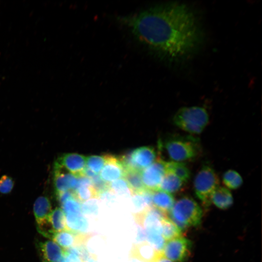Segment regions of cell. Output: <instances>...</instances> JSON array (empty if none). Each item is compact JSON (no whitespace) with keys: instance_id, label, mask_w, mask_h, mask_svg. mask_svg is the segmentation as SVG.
Masks as SVG:
<instances>
[{"instance_id":"1","label":"cell","mask_w":262,"mask_h":262,"mask_svg":"<svg viewBox=\"0 0 262 262\" xmlns=\"http://www.w3.org/2000/svg\"><path fill=\"white\" fill-rule=\"evenodd\" d=\"M139 41L161 56L175 60L193 53L202 32L192 10L184 4L158 5L119 18Z\"/></svg>"},{"instance_id":"2","label":"cell","mask_w":262,"mask_h":262,"mask_svg":"<svg viewBox=\"0 0 262 262\" xmlns=\"http://www.w3.org/2000/svg\"><path fill=\"white\" fill-rule=\"evenodd\" d=\"M159 149L169 161L184 162L197 158L202 152L200 140L192 135L171 133L159 142Z\"/></svg>"},{"instance_id":"3","label":"cell","mask_w":262,"mask_h":262,"mask_svg":"<svg viewBox=\"0 0 262 262\" xmlns=\"http://www.w3.org/2000/svg\"><path fill=\"white\" fill-rule=\"evenodd\" d=\"M168 213V218L181 231L198 226L202 217L199 205L189 196H183L175 201Z\"/></svg>"},{"instance_id":"4","label":"cell","mask_w":262,"mask_h":262,"mask_svg":"<svg viewBox=\"0 0 262 262\" xmlns=\"http://www.w3.org/2000/svg\"><path fill=\"white\" fill-rule=\"evenodd\" d=\"M206 110L200 106L183 107L179 109L173 117L174 125L191 134L201 133L209 122Z\"/></svg>"},{"instance_id":"5","label":"cell","mask_w":262,"mask_h":262,"mask_svg":"<svg viewBox=\"0 0 262 262\" xmlns=\"http://www.w3.org/2000/svg\"><path fill=\"white\" fill-rule=\"evenodd\" d=\"M219 182L217 174L209 164H204L196 174L193 181L194 191L205 207L211 205V196L219 186Z\"/></svg>"},{"instance_id":"6","label":"cell","mask_w":262,"mask_h":262,"mask_svg":"<svg viewBox=\"0 0 262 262\" xmlns=\"http://www.w3.org/2000/svg\"><path fill=\"white\" fill-rule=\"evenodd\" d=\"M157 159L155 149L150 147L137 148L120 159L125 170L135 169L141 171L150 165Z\"/></svg>"},{"instance_id":"7","label":"cell","mask_w":262,"mask_h":262,"mask_svg":"<svg viewBox=\"0 0 262 262\" xmlns=\"http://www.w3.org/2000/svg\"><path fill=\"white\" fill-rule=\"evenodd\" d=\"M192 246L191 241L181 236L167 241L162 254L172 262H184L191 254Z\"/></svg>"},{"instance_id":"8","label":"cell","mask_w":262,"mask_h":262,"mask_svg":"<svg viewBox=\"0 0 262 262\" xmlns=\"http://www.w3.org/2000/svg\"><path fill=\"white\" fill-rule=\"evenodd\" d=\"M166 171V162L161 158H157L150 165L142 170V180L145 189L151 191L159 190Z\"/></svg>"},{"instance_id":"9","label":"cell","mask_w":262,"mask_h":262,"mask_svg":"<svg viewBox=\"0 0 262 262\" xmlns=\"http://www.w3.org/2000/svg\"><path fill=\"white\" fill-rule=\"evenodd\" d=\"M53 182L57 195L68 191H74L77 188L78 178L56 162L54 166Z\"/></svg>"},{"instance_id":"10","label":"cell","mask_w":262,"mask_h":262,"mask_svg":"<svg viewBox=\"0 0 262 262\" xmlns=\"http://www.w3.org/2000/svg\"><path fill=\"white\" fill-rule=\"evenodd\" d=\"M56 162L77 178L85 176L86 164L84 156L75 153H66Z\"/></svg>"},{"instance_id":"11","label":"cell","mask_w":262,"mask_h":262,"mask_svg":"<svg viewBox=\"0 0 262 262\" xmlns=\"http://www.w3.org/2000/svg\"><path fill=\"white\" fill-rule=\"evenodd\" d=\"M105 163L100 172V179L107 183L123 178L125 169L120 160L113 155H105Z\"/></svg>"},{"instance_id":"12","label":"cell","mask_w":262,"mask_h":262,"mask_svg":"<svg viewBox=\"0 0 262 262\" xmlns=\"http://www.w3.org/2000/svg\"><path fill=\"white\" fill-rule=\"evenodd\" d=\"M85 238L84 234L64 230L55 232L51 239L62 248L66 250L78 244L84 243Z\"/></svg>"},{"instance_id":"13","label":"cell","mask_w":262,"mask_h":262,"mask_svg":"<svg viewBox=\"0 0 262 262\" xmlns=\"http://www.w3.org/2000/svg\"><path fill=\"white\" fill-rule=\"evenodd\" d=\"M39 248L44 262H56L65 254V249L52 241L40 243Z\"/></svg>"},{"instance_id":"14","label":"cell","mask_w":262,"mask_h":262,"mask_svg":"<svg viewBox=\"0 0 262 262\" xmlns=\"http://www.w3.org/2000/svg\"><path fill=\"white\" fill-rule=\"evenodd\" d=\"M131 255L143 262H154L162 254L155 250L147 242H145L135 245Z\"/></svg>"},{"instance_id":"15","label":"cell","mask_w":262,"mask_h":262,"mask_svg":"<svg viewBox=\"0 0 262 262\" xmlns=\"http://www.w3.org/2000/svg\"><path fill=\"white\" fill-rule=\"evenodd\" d=\"M175 202L173 196L160 190L153 191L152 205L164 214L168 213Z\"/></svg>"},{"instance_id":"16","label":"cell","mask_w":262,"mask_h":262,"mask_svg":"<svg viewBox=\"0 0 262 262\" xmlns=\"http://www.w3.org/2000/svg\"><path fill=\"white\" fill-rule=\"evenodd\" d=\"M66 229L75 233L83 234L88 229V222L82 213L65 214Z\"/></svg>"},{"instance_id":"17","label":"cell","mask_w":262,"mask_h":262,"mask_svg":"<svg viewBox=\"0 0 262 262\" xmlns=\"http://www.w3.org/2000/svg\"><path fill=\"white\" fill-rule=\"evenodd\" d=\"M211 201L218 208L225 210L232 205L233 200L232 194L229 189L219 186L213 192Z\"/></svg>"},{"instance_id":"18","label":"cell","mask_w":262,"mask_h":262,"mask_svg":"<svg viewBox=\"0 0 262 262\" xmlns=\"http://www.w3.org/2000/svg\"><path fill=\"white\" fill-rule=\"evenodd\" d=\"M51 211V206L49 199L45 196L38 197L33 204V213L37 225L44 222Z\"/></svg>"},{"instance_id":"19","label":"cell","mask_w":262,"mask_h":262,"mask_svg":"<svg viewBox=\"0 0 262 262\" xmlns=\"http://www.w3.org/2000/svg\"><path fill=\"white\" fill-rule=\"evenodd\" d=\"M185 183L172 173L166 171L159 190L171 194H175L182 190Z\"/></svg>"},{"instance_id":"20","label":"cell","mask_w":262,"mask_h":262,"mask_svg":"<svg viewBox=\"0 0 262 262\" xmlns=\"http://www.w3.org/2000/svg\"><path fill=\"white\" fill-rule=\"evenodd\" d=\"M141 172L135 169L125 170L123 178L127 182L132 195L141 193L146 190L142 182Z\"/></svg>"},{"instance_id":"21","label":"cell","mask_w":262,"mask_h":262,"mask_svg":"<svg viewBox=\"0 0 262 262\" xmlns=\"http://www.w3.org/2000/svg\"><path fill=\"white\" fill-rule=\"evenodd\" d=\"M47 220L54 232L67 230L65 214L60 208H56L52 211Z\"/></svg>"},{"instance_id":"22","label":"cell","mask_w":262,"mask_h":262,"mask_svg":"<svg viewBox=\"0 0 262 262\" xmlns=\"http://www.w3.org/2000/svg\"><path fill=\"white\" fill-rule=\"evenodd\" d=\"M166 162L167 171L172 173L185 183L188 181L191 177V172L185 163L173 161Z\"/></svg>"},{"instance_id":"23","label":"cell","mask_w":262,"mask_h":262,"mask_svg":"<svg viewBox=\"0 0 262 262\" xmlns=\"http://www.w3.org/2000/svg\"><path fill=\"white\" fill-rule=\"evenodd\" d=\"M161 235L165 241L182 236V231L167 216L161 221Z\"/></svg>"},{"instance_id":"24","label":"cell","mask_w":262,"mask_h":262,"mask_svg":"<svg viewBox=\"0 0 262 262\" xmlns=\"http://www.w3.org/2000/svg\"><path fill=\"white\" fill-rule=\"evenodd\" d=\"M73 192L75 198L80 202H84L98 196V192L92 185L79 187Z\"/></svg>"},{"instance_id":"25","label":"cell","mask_w":262,"mask_h":262,"mask_svg":"<svg viewBox=\"0 0 262 262\" xmlns=\"http://www.w3.org/2000/svg\"><path fill=\"white\" fill-rule=\"evenodd\" d=\"M222 180L227 187L233 190L239 188L243 183L241 175L232 169L227 170L223 174Z\"/></svg>"},{"instance_id":"26","label":"cell","mask_w":262,"mask_h":262,"mask_svg":"<svg viewBox=\"0 0 262 262\" xmlns=\"http://www.w3.org/2000/svg\"><path fill=\"white\" fill-rule=\"evenodd\" d=\"M109 190L114 194L120 196L127 197L132 193L127 182L123 178L115 180L109 184Z\"/></svg>"},{"instance_id":"27","label":"cell","mask_w":262,"mask_h":262,"mask_svg":"<svg viewBox=\"0 0 262 262\" xmlns=\"http://www.w3.org/2000/svg\"><path fill=\"white\" fill-rule=\"evenodd\" d=\"M105 163V156L94 155L86 158V168L97 175L100 172Z\"/></svg>"},{"instance_id":"28","label":"cell","mask_w":262,"mask_h":262,"mask_svg":"<svg viewBox=\"0 0 262 262\" xmlns=\"http://www.w3.org/2000/svg\"><path fill=\"white\" fill-rule=\"evenodd\" d=\"M147 242L157 252H162L165 244V240L160 233L154 232H146Z\"/></svg>"},{"instance_id":"29","label":"cell","mask_w":262,"mask_h":262,"mask_svg":"<svg viewBox=\"0 0 262 262\" xmlns=\"http://www.w3.org/2000/svg\"><path fill=\"white\" fill-rule=\"evenodd\" d=\"M65 214L82 213L81 205L75 198H70L61 204Z\"/></svg>"},{"instance_id":"30","label":"cell","mask_w":262,"mask_h":262,"mask_svg":"<svg viewBox=\"0 0 262 262\" xmlns=\"http://www.w3.org/2000/svg\"><path fill=\"white\" fill-rule=\"evenodd\" d=\"M98 202L96 198L84 202L81 205L82 213L88 215H96L98 213Z\"/></svg>"},{"instance_id":"31","label":"cell","mask_w":262,"mask_h":262,"mask_svg":"<svg viewBox=\"0 0 262 262\" xmlns=\"http://www.w3.org/2000/svg\"><path fill=\"white\" fill-rule=\"evenodd\" d=\"M14 181L12 178L3 175L0 178V193L3 194L9 193L14 187Z\"/></svg>"},{"instance_id":"32","label":"cell","mask_w":262,"mask_h":262,"mask_svg":"<svg viewBox=\"0 0 262 262\" xmlns=\"http://www.w3.org/2000/svg\"><path fill=\"white\" fill-rule=\"evenodd\" d=\"M146 242V233L144 229L139 224L137 225V234L136 237V244ZM135 244V245H136Z\"/></svg>"},{"instance_id":"33","label":"cell","mask_w":262,"mask_h":262,"mask_svg":"<svg viewBox=\"0 0 262 262\" xmlns=\"http://www.w3.org/2000/svg\"><path fill=\"white\" fill-rule=\"evenodd\" d=\"M59 201L62 204L66 200L75 198L74 193L72 191H68L56 195Z\"/></svg>"},{"instance_id":"34","label":"cell","mask_w":262,"mask_h":262,"mask_svg":"<svg viewBox=\"0 0 262 262\" xmlns=\"http://www.w3.org/2000/svg\"><path fill=\"white\" fill-rule=\"evenodd\" d=\"M65 255L66 262H83L81 258L73 253L67 252L65 250Z\"/></svg>"},{"instance_id":"35","label":"cell","mask_w":262,"mask_h":262,"mask_svg":"<svg viewBox=\"0 0 262 262\" xmlns=\"http://www.w3.org/2000/svg\"><path fill=\"white\" fill-rule=\"evenodd\" d=\"M154 262H172L169 260L166 259L163 255L159 257Z\"/></svg>"},{"instance_id":"36","label":"cell","mask_w":262,"mask_h":262,"mask_svg":"<svg viewBox=\"0 0 262 262\" xmlns=\"http://www.w3.org/2000/svg\"><path fill=\"white\" fill-rule=\"evenodd\" d=\"M131 262H143L142 261H141V260L135 258V257H131Z\"/></svg>"},{"instance_id":"37","label":"cell","mask_w":262,"mask_h":262,"mask_svg":"<svg viewBox=\"0 0 262 262\" xmlns=\"http://www.w3.org/2000/svg\"><path fill=\"white\" fill-rule=\"evenodd\" d=\"M56 262H66V258L65 254L61 259H60L59 260H58V261Z\"/></svg>"}]
</instances>
